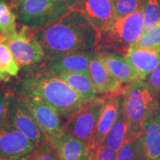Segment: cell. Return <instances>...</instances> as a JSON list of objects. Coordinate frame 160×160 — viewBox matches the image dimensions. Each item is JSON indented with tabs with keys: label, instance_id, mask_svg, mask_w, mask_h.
Masks as SVG:
<instances>
[{
	"label": "cell",
	"instance_id": "cell-5",
	"mask_svg": "<svg viewBox=\"0 0 160 160\" xmlns=\"http://www.w3.org/2000/svg\"><path fill=\"white\" fill-rule=\"evenodd\" d=\"M17 9L22 26L34 33L54 23L71 10L65 0H24Z\"/></svg>",
	"mask_w": 160,
	"mask_h": 160
},
{
	"label": "cell",
	"instance_id": "cell-12",
	"mask_svg": "<svg viewBox=\"0 0 160 160\" xmlns=\"http://www.w3.org/2000/svg\"><path fill=\"white\" fill-rule=\"evenodd\" d=\"M121 102L122 93L106 97L105 108L98 122L97 128L91 140L88 143L90 152L96 151L107 137L108 133L117 119Z\"/></svg>",
	"mask_w": 160,
	"mask_h": 160
},
{
	"label": "cell",
	"instance_id": "cell-23",
	"mask_svg": "<svg viewBox=\"0 0 160 160\" xmlns=\"http://www.w3.org/2000/svg\"><path fill=\"white\" fill-rule=\"evenodd\" d=\"M144 32L151 31L160 19V0H145L143 5Z\"/></svg>",
	"mask_w": 160,
	"mask_h": 160
},
{
	"label": "cell",
	"instance_id": "cell-17",
	"mask_svg": "<svg viewBox=\"0 0 160 160\" xmlns=\"http://www.w3.org/2000/svg\"><path fill=\"white\" fill-rule=\"evenodd\" d=\"M98 52L110 73L120 83L129 84L140 80L139 76L122 55L116 53Z\"/></svg>",
	"mask_w": 160,
	"mask_h": 160
},
{
	"label": "cell",
	"instance_id": "cell-10",
	"mask_svg": "<svg viewBox=\"0 0 160 160\" xmlns=\"http://www.w3.org/2000/svg\"><path fill=\"white\" fill-rule=\"evenodd\" d=\"M37 147L8 122L0 127V160H25Z\"/></svg>",
	"mask_w": 160,
	"mask_h": 160
},
{
	"label": "cell",
	"instance_id": "cell-25",
	"mask_svg": "<svg viewBox=\"0 0 160 160\" xmlns=\"http://www.w3.org/2000/svg\"><path fill=\"white\" fill-rule=\"evenodd\" d=\"M160 46V19L151 31L145 32L130 49L153 48Z\"/></svg>",
	"mask_w": 160,
	"mask_h": 160
},
{
	"label": "cell",
	"instance_id": "cell-31",
	"mask_svg": "<svg viewBox=\"0 0 160 160\" xmlns=\"http://www.w3.org/2000/svg\"><path fill=\"white\" fill-rule=\"evenodd\" d=\"M71 9H80L84 0H65Z\"/></svg>",
	"mask_w": 160,
	"mask_h": 160
},
{
	"label": "cell",
	"instance_id": "cell-13",
	"mask_svg": "<svg viewBox=\"0 0 160 160\" xmlns=\"http://www.w3.org/2000/svg\"><path fill=\"white\" fill-rule=\"evenodd\" d=\"M79 10L99 34L117 18L113 0H84Z\"/></svg>",
	"mask_w": 160,
	"mask_h": 160
},
{
	"label": "cell",
	"instance_id": "cell-21",
	"mask_svg": "<svg viewBox=\"0 0 160 160\" xmlns=\"http://www.w3.org/2000/svg\"><path fill=\"white\" fill-rule=\"evenodd\" d=\"M17 14L5 0H0V33L5 37L17 33Z\"/></svg>",
	"mask_w": 160,
	"mask_h": 160
},
{
	"label": "cell",
	"instance_id": "cell-14",
	"mask_svg": "<svg viewBox=\"0 0 160 160\" xmlns=\"http://www.w3.org/2000/svg\"><path fill=\"white\" fill-rule=\"evenodd\" d=\"M89 75L98 93L118 94L122 93V84L110 73L100 57L95 51L90 60Z\"/></svg>",
	"mask_w": 160,
	"mask_h": 160
},
{
	"label": "cell",
	"instance_id": "cell-16",
	"mask_svg": "<svg viewBox=\"0 0 160 160\" xmlns=\"http://www.w3.org/2000/svg\"><path fill=\"white\" fill-rule=\"evenodd\" d=\"M124 57L140 80H145L160 65V46L153 48L129 49Z\"/></svg>",
	"mask_w": 160,
	"mask_h": 160
},
{
	"label": "cell",
	"instance_id": "cell-4",
	"mask_svg": "<svg viewBox=\"0 0 160 160\" xmlns=\"http://www.w3.org/2000/svg\"><path fill=\"white\" fill-rule=\"evenodd\" d=\"M143 5L131 14L116 18L99 33L98 51L116 53L125 57L144 32Z\"/></svg>",
	"mask_w": 160,
	"mask_h": 160
},
{
	"label": "cell",
	"instance_id": "cell-32",
	"mask_svg": "<svg viewBox=\"0 0 160 160\" xmlns=\"http://www.w3.org/2000/svg\"><path fill=\"white\" fill-rule=\"evenodd\" d=\"M10 79V75L4 69L2 65L0 63V81H8Z\"/></svg>",
	"mask_w": 160,
	"mask_h": 160
},
{
	"label": "cell",
	"instance_id": "cell-20",
	"mask_svg": "<svg viewBox=\"0 0 160 160\" xmlns=\"http://www.w3.org/2000/svg\"><path fill=\"white\" fill-rule=\"evenodd\" d=\"M128 131V126L124 114L122 105L121 102L117 119L108 133L107 137L100 145L107 146L118 153L122 145L125 142Z\"/></svg>",
	"mask_w": 160,
	"mask_h": 160
},
{
	"label": "cell",
	"instance_id": "cell-26",
	"mask_svg": "<svg viewBox=\"0 0 160 160\" xmlns=\"http://www.w3.org/2000/svg\"><path fill=\"white\" fill-rule=\"evenodd\" d=\"M145 0H113L116 17H125L131 14L144 5Z\"/></svg>",
	"mask_w": 160,
	"mask_h": 160
},
{
	"label": "cell",
	"instance_id": "cell-34",
	"mask_svg": "<svg viewBox=\"0 0 160 160\" xmlns=\"http://www.w3.org/2000/svg\"><path fill=\"white\" fill-rule=\"evenodd\" d=\"M24 0H13V4H14V5L17 7V6L19 5V3H21L22 2H23Z\"/></svg>",
	"mask_w": 160,
	"mask_h": 160
},
{
	"label": "cell",
	"instance_id": "cell-22",
	"mask_svg": "<svg viewBox=\"0 0 160 160\" xmlns=\"http://www.w3.org/2000/svg\"><path fill=\"white\" fill-rule=\"evenodd\" d=\"M117 160H145L142 137L125 141L118 151Z\"/></svg>",
	"mask_w": 160,
	"mask_h": 160
},
{
	"label": "cell",
	"instance_id": "cell-6",
	"mask_svg": "<svg viewBox=\"0 0 160 160\" xmlns=\"http://www.w3.org/2000/svg\"><path fill=\"white\" fill-rule=\"evenodd\" d=\"M105 102L106 98L97 97L86 102L68 118L63 125L64 132L88 143L97 128Z\"/></svg>",
	"mask_w": 160,
	"mask_h": 160
},
{
	"label": "cell",
	"instance_id": "cell-15",
	"mask_svg": "<svg viewBox=\"0 0 160 160\" xmlns=\"http://www.w3.org/2000/svg\"><path fill=\"white\" fill-rule=\"evenodd\" d=\"M145 160L160 159V103L152 110L146 120L142 136Z\"/></svg>",
	"mask_w": 160,
	"mask_h": 160
},
{
	"label": "cell",
	"instance_id": "cell-11",
	"mask_svg": "<svg viewBox=\"0 0 160 160\" xmlns=\"http://www.w3.org/2000/svg\"><path fill=\"white\" fill-rule=\"evenodd\" d=\"M94 49L55 53L48 57L46 67L52 75L82 73L89 74L90 60Z\"/></svg>",
	"mask_w": 160,
	"mask_h": 160
},
{
	"label": "cell",
	"instance_id": "cell-7",
	"mask_svg": "<svg viewBox=\"0 0 160 160\" xmlns=\"http://www.w3.org/2000/svg\"><path fill=\"white\" fill-rule=\"evenodd\" d=\"M22 99L53 149L64 133L60 116L53 108L40 98L23 92Z\"/></svg>",
	"mask_w": 160,
	"mask_h": 160
},
{
	"label": "cell",
	"instance_id": "cell-30",
	"mask_svg": "<svg viewBox=\"0 0 160 160\" xmlns=\"http://www.w3.org/2000/svg\"><path fill=\"white\" fill-rule=\"evenodd\" d=\"M8 122V121L7 94L0 90V127Z\"/></svg>",
	"mask_w": 160,
	"mask_h": 160
},
{
	"label": "cell",
	"instance_id": "cell-29",
	"mask_svg": "<svg viewBox=\"0 0 160 160\" xmlns=\"http://www.w3.org/2000/svg\"><path fill=\"white\" fill-rule=\"evenodd\" d=\"M96 160H117V152L105 145H99L94 151Z\"/></svg>",
	"mask_w": 160,
	"mask_h": 160
},
{
	"label": "cell",
	"instance_id": "cell-1",
	"mask_svg": "<svg viewBox=\"0 0 160 160\" xmlns=\"http://www.w3.org/2000/svg\"><path fill=\"white\" fill-rule=\"evenodd\" d=\"M34 34L48 57L55 53L93 49L99 39L97 29L79 9H71Z\"/></svg>",
	"mask_w": 160,
	"mask_h": 160
},
{
	"label": "cell",
	"instance_id": "cell-28",
	"mask_svg": "<svg viewBox=\"0 0 160 160\" xmlns=\"http://www.w3.org/2000/svg\"><path fill=\"white\" fill-rule=\"evenodd\" d=\"M150 91L156 98L160 95V65L145 80Z\"/></svg>",
	"mask_w": 160,
	"mask_h": 160
},
{
	"label": "cell",
	"instance_id": "cell-24",
	"mask_svg": "<svg viewBox=\"0 0 160 160\" xmlns=\"http://www.w3.org/2000/svg\"><path fill=\"white\" fill-rule=\"evenodd\" d=\"M0 63L10 76H17L19 73V65L5 42L4 36L0 38Z\"/></svg>",
	"mask_w": 160,
	"mask_h": 160
},
{
	"label": "cell",
	"instance_id": "cell-9",
	"mask_svg": "<svg viewBox=\"0 0 160 160\" xmlns=\"http://www.w3.org/2000/svg\"><path fill=\"white\" fill-rule=\"evenodd\" d=\"M5 42L19 65H32L45 59L42 47L33 31L25 26L14 34L5 37Z\"/></svg>",
	"mask_w": 160,
	"mask_h": 160
},
{
	"label": "cell",
	"instance_id": "cell-18",
	"mask_svg": "<svg viewBox=\"0 0 160 160\" xmlns=\"http://www.w3.org/2000/svg\"><path fill=\"white\" fill-rule=\"evenodd\" d=\"M54 150L59 160H88L91 153L86 142L65 132Z\"/></svg>",
	"mask_w": 160,
	"mask_h": 160
},
{
	"label": "cell",
	"instance_id": "cell-36",
	"mask_svg": "<svg viewBox=\"0 0 160 160\" xmlns=\"http://www.w3.org/2000/svg\"><path fill=\"white\" fill-rule=\"evenodd\" d=\"M159 160H160V159H159Z\"/></svg>",
	"mask_w": 160,
	"mask_h": 160
},
{
	"label": "cell",
	"instance_id": "cell-19",
	"mask_svg": "<svg viewBox=\"0 0 160 160\" xmlns=\"http://www.w3.org/2000/svg\"><path fill=\"white\" fill-rule=\"evenodd\" d=\"M65 81L85 102L95 99L97 91L89 74L82 73H64L58 76Z\"/></svg>",
	"mask_w": 160,
	"mask_h": 160
},
{
	"label": "cell",
	"instance_id": "cell-33",
	"mask_svg": "<svg viewBox=\"0 0 160 160\" xmlns=\"http://www.w3.org/2000/svg\"><path fill=\"white\" fill-rule=\"evenodd\" d=\"M88 160H96L95 159V156H94V151H92L90 153L88 159Z\"/></svg>",
	"mask_w": 160,
	"mask_h": 160
},
{
	"label": "cell",
	"instance_id": "cell-3",
	"mask_svg": "<svg viewBox=\"0 0 160 160\" xmlns=\"http://www.w3.org/2000/svg\"><path fill=\"white\" fill-rule=\"evenodd\" d=\"M145 80L129 83L122 91V105L128 131L125 141L140 138L148 117L159 103Z\"/></svg>",
	"mask_w": 160,
	"mask_h": 160
},
{
	"label": "cell",
	"instance_id": "cell-8",
	"mask_svg": "<svg viewBox=\"0 0 160 160\" xmlns=\"http://www.w3.org/2000/svg\"><path fill=\"white\" fill-rule=\"evenodd\" d=\"M8 121L12 127L22 133L39 146L47 139L21 97L7 94Z\"/></svg>",
	"mask_w": 160,
	"mask_h": 160
},
{
	"label": "cell",
	"instance_id": "cell-2",
	"mask_svg": "<svg viewBox=\"0 0 160 160\" xmlns=\"http://www.w3.org/2000/svg\"><path fill=\"white\" fill-rule=\"evenodd\" d=\"M24 92L39 97L53 108L59 116L68 118L86 102L57 76H42L24 82Z\"/></svg>",
	"mask_w": 160,
	"mask_h": 160
},
{
	"label": "cell",
	"instance_id": "cell-27",
	"mask_svg": "<svg viewBox=\"0 0 160 160\" xmlns=\"http://www.w3.org/2000/svg\"><path fill=\"white\" fill-rule=\"evenodd\" d=\"M25 160H59L53 148L46 142L36 148Z\"/></svg>",
	"mask_w": 160,
	"mask_h": 160
},
{
	"label": "cell",
	"instance_id": "cell-35",
	"mask_svg": "<svg viewBox=\"0 0 160 160\" xmlns=\"http://www.w3.org/2000/svg\"><path fill=\"white\" fill-rule=\"evenodd\" d=\"M2 36H3V35H2V34H1V33H0V38H1L2 37Z\"/></svg>",
	"mask_w": 160,
	"mask_h": 160
}]
</instances>
